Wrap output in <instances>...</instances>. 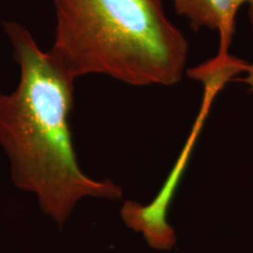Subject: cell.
<instances>
[{
  "label": "cell",
  "mask_w": 253,
  "mask_h": 253,
  "mask_svg": "<svg viewBox=\"0 0 253 253\" xmlns=\"http://www.w3.org/2000/svg\"><path fill=\"white\" fill-rule=\"evenodd\" d=\"M55 38L48 55L72 80L102 74L132 86L181 82L189 42L163 0H53Z\"/></svg>",
  "instance_id": "2"
},
{
  "label": "cell",
  "mask_w": 253,
  "mask_h": 253,
  "mask_svg": "<svg viewBox=\"0 0 253 253\" xmlns=\"http://www.w3.org/2000/svg\"><path fill=\"white\" fill-rule=\"evenodd\" d=\"M177 14L184 17L194 31L207 28L219 34L217 56H227L236 28V15L248 6L249 20L253 31V0H171Z\"/></svg>",
  "instance_id": "3"
},
{
  "label": "cell",
  "mask_w": 253,
  "mask_h": 253,
  "mask_svg": "<svg viewBox=\"0 0 253 253\" xmlns=\"http://www.w3.org/2000/svg\"><path fill=\"white\" fill-rule=\"evenodd\" d=\"M245 69H248V71H249V77L243 79V81L246 82L248 84H250V86H251V88L253 89V63H252V65H250V66H246Z\"/></svg>",
  "instance_id": "4"
},
{
  "label": "cell",
  "mask_w": 253,
  "mask_h": 253,
  "mask_svg": "<svg viewBox=\"0 0 253 253\" xmlns=\"http://www.w3.org/2000/svg\"><path fill=\"white\" fill-rule=\"evenodd\" d=\"M4 30L20 80L12 93H0V147L14 185L36 196L42 212L61 227L81 199L118 201L122 188L90 178L79 166L69 128L75 81L56 68L26 27L6 21Z\"/></svg>",
  "instance_id": "1"
}]
</instances>
